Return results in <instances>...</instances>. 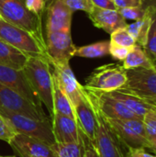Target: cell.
<instances>
[{
  "label": "cell",
  "instance_id": "6da1fadb",
  "mask_svg": "<svg viewBox=\"0 0 156 157\" xmlns=\"http://www.w3.org/2000/svg\"><path fill=\"white\" fill-rule=\"evenodd\" d=\"M30 87L51 117L53 114L52 67L48 57L29 56L22 69Z\"/></svg>",
  "mask_w": 156,
  "mask_h": 157
},
{
  "label": "cell",
  "instance_id": "7a4b0ae2",
  "mask_svg": "<svg viewBox=\"0 0 156 157\" xmlns=\"http://www.w3.org/2000/svg\"><path fill=\"white\" fill-rule=\"evenodd\" d=\"M0 17L5 21L31 33L45 43L41 17L36 16L29 10L25 0H0Z\"/></svg>",
  "mask_w": 156,
  "mask_h": 157
},
{
  "label": "cell",
  "instance_id": "3957f363",
  "mask_svg": "<svg viewBox=\"0 0 156 157\" xmlns=\"http://www.w3.org/2000/svg\"><path fill=\"white\" fill-rule=\"evenodd\" d=\"M0 114L11 123L16 133L24 134L37 139L50 146L56 144L52 133L51 120H34L18 113L6 110L1 108Z\"/></svg>",
  "mask_w": 156,
  "mask_h": 157
},
{
  "label": "cell",
  "instance_id": "277c9868",
  "mask_svg": "<svg viewBox=\"0 0 156 157\" xmlns=\"http://www.w3.org/2000/svg\"><path fill=\"white\" fill-rule=\"evenodd\" d=\"M0 40L17 48L28 56H45L46 44L31 33L0 18Z\"/></svg>",
  "mask_w": 156,
  "mask_h": 157
},
{
  "label": "cell",
  "instance_id": "5b68a950",
  "mask_svg": "<svg viewBox=\"0 0 156 157\" xmlns=\"http://www.w3.org/2000/svg\"><path fill=\"white\" fill-rule=\"evenodd\" d=\"M105 120L124 149L128 150L130 148H144L150 150V145L146 139L143 120H112L106 118Z\"/></svg>",
  "mask_w": 156,
  "mask_h": 157
},
{
  "label": "cell",
  "instance_id": "8992f818",
  "mask_svg": "<svg viewBox=\"0 0 156 157\" xmlns=\"http://www.w3.org/2000/svg\"><path fill=\"white\" fill-rule=\"evenodd\" d=\"M127 81L121 89L143 99H156V66L126 70Z\"/></svg>",
  "mask_w": 156,
  "mask_h": 157
},
{
  "label": "cell",
  "instance_id": "52a82bcc",
  "mask_svg": "<svg viewBox=\"0 0 156 157\" xmlns=\"http://www.w3.org/2000/svg\"><path fill=\"white\" fill-rule=\"evenodd\" d=\"M127 81L126 70L117 63L104 64L96 68L86 80V87L110 92L124 86Z\"/></svg>",
  "mask_w": 156,
  "mask_h": 157
},
{
  "label": "cell",
  "instance_id": "ba28073f",
  "mask_svg": "<svg viewBox=\"0 0 156 157\" xmlns=\"http://www.w3.org/2000/svg\"><path fill=\"white\" fill-rule=\"evenodd\" d=\"M84 87V92L91 104L101 113L106 119L112 120H131L140 119L132 111H131L121 102L110 97L107 92L94 90ZM141 120V119H140Z\"/></svg>",
  "mask_w": 156,
  "mask_h": 157
},
{
  "label": "cell",
  "instance_id": "9c48e42d",
  "mask_svg": "<svg viewBox=\"0 0 156 157\" xmlns=\"http://www.w3.org/2000/svg\"><path fill=\"white\" fill-rule=\"evenodd\" d=\"M92 108L96 117L95 144L100 157H125L124 147L110 130L105 118L93 105Z\"/></svg>",
  "mask_w": 156,
  "mask_h": 157
},
{
  "label": "cell",
  "instance_id": "30bf717a",
  "mask_svg": "<svg viewBox=\"0 0 156 157\" xmlns=\"http://www.w3.org/2000/svg\"><path fill=\"white\" fill-rule=\"evenodd\" d=\"M0 108L34 120H48L43 109L35 106L17 91L2 83H0Z\"/></svg>",
  "mask_w": 156,
  "mask_h": 157
},
{
  "label": "cell",
  "instance_id": "8fae6325",
  "mask_svg": "<svg viewBox=\"0 0 156 157\" xmlns=\"http://www.w3.org/2000/svg\"><path fill=\"white\" fill-rule=\"evenodd\" d=\"M46 52L51 63H69L76 47L73 43L71 29L54 31L46 35Z\"/></svg>",
  "mask_w": 156,
  "mask_h": 157
},
{
  "label": "cell",
  "instance_id": "7c38bea8",
  "mask_svg": "<svg viewBox=\"0 0 156 157\" xmlns=\"http://www.w3.org/2000/svg\"><path fill=\"white\" fill-rule=\"evenodd\" d=\"M8 144L19 157H59L50 145L20 133H16Z\"/></svg>",
  "mask_w": 156,
  "mask_h": 157
},
{
  "label": "cell",
  "instance_id": "4fadbf2b",
  "mask_svg": "<svg viewBox=\"0 0 156 157\" xmlns=\"http://www.w3.org/2000/svg\"><path fill=\"white\" fill-rule=\"evenodd\" d=\"M0 83L11 87L35 106L42 109L41 102L30 87L24 73L0 64Z\"/></svg>",
  "mask_w": 156,
  "mask_h": 157
},
{
  "label": "cell",
  "instance_id": "5bb4252c",
  "mask_svg": "<svg viewBox=\"0 0 156 157\" xmlns=\"http://www.w3.org/2000/svg\"><path fill=\"white\" fill-rule=\"evenodd\" d=\"M72 106L78 128L95 143L96 117L92 105L84 92V87L82 95L72 103Z\"/></svg>",
  "mask_w": 156,
  "mask_h": 157
},
{
  "label": "cell",
  "instance_id": "9a60e30c",
  "mask_svg": "<svg viewBox=\"0 0 156 157\" xmlns=\"http://www.w3.org/2000/svg\"><path fill=\"white\" fill-rule=\"evenodd\" d=\"M46 12V35L54 31L71 29L73 12L63 0H51Z\"/></svg>",
  "mask_w": 156,
  "mask_h": 157
},
{
  "label": "cell",
  "instance_id": "2e32d148",
  "mask_svg": "<svg viewBox=\"0 0 156 157\" xmlns=\"http://www.w3.org/2000/svg\"><path fill=\"white\" fill-rule=\"evenodd\" d=\"M51 64L52 67L53 79L67 95L71 103H73L82 95L83 86L77 81L69 63Z\"/></svg>",
  "mask_w": 156,
  "mask_h": 157
},
{
  "label": "cell",
  "instance_id": "e0dca14e",
  "mask_svg": "<svg viewBox=\"0 0 156 157\" xmlns=\"http://www.w3.org/2000/svg\"><path fill=\"white\" fill-rule=\"evenodd\" d=\"M51 121L56 144L79 143V128L75 120L53 113Z\"/></svg>",
  "mask_w": 156,
  "mask_h": 157
},
{
  "label": "cell",
  "instance_id": "ac0fdd59",
  "mask_svg": "<svg viewBox=\"0 0 156 157\" xmlns=\"http://www.w3.org/2000/svg\"><path fill=\"white\" fill-rule=\"evenodd\" d=\"M88 17L97 28L104 29L108 34L128 25L119 10L102 9L94 6Z\"/></svg>",
  "mask_w": 156,
  "mask_h": 157
},
{
  "label": "cell",
  "instance_id": "d6986e66",
  "mask_svg": "<svg viewBox=\"0 0 156 157\" xmlns=\"http://www.w3.org/2000/svg\"><path fill=\"white\" fill-rule=\"evenodd\" d=\"M154 11H155V6H150L146 7V14L143 18L136 20L133 23L128 24L126 26V29L134 38L136 43L142 46L143 48L145 46L147 42V38L152 25Z\"/></svg>",
  "mask_w": 156,
  "mask_h": 157
},
{
  "label": "cell",
  "instance_id": "ffe728a7",
  "mask_svg": "<svg viewBox=\"0 0 156 157\" xmlns=\"http://www.w3.org/2000/svg\"><path fill=\"white\" fill-rule=\"evenodd\" d=\"M110 97L121 102L124 106H126L131 111H132L138 118L143 120V116L147 113L148 110L156 109L154 106L147 104L143 99L128 93L127 91L120 88L114 91L107 92Z\"/></svg>",
  "mask_w": 156,
  "mask_h": 157
},
{
  "label": "cell",
  "instance_id": "44dd1931",
  "mask_svg": "<svg viewBox=\"0 0 156 157\" xmlns=\"http://www.w3.org/2000/svg\"><path fill=\"white\" fill-rule=\"evenodd\" d=\"M28 55L0 40V64L21 71L28 60Z\"/></svg>",
  "mask_w": 156,
  "mask_h": 157
},
{
  "label": "cell",
  "instance_id": "7402d4cb",
  "mask_svg": "<svg viewBox=\"0 0 156 157\" xmlns=\"http://www.w3.org/2000/svg\"><path fill=\"white\" fill-rule=\"evenodd\" d=\"M52 101H53V113L63 115L75 120L74 109L69 98L54 79H53Z\"/></svg>",
  "mask_w": 156,
  "mask_h": 157
},
{
  "label": "cell",
  "instance_id": "603a6c76",
  "mask_svg": "<svg viewBox=\"0 0 156 157\" xmlns=\"http://www.w3.org/2000/svg\"><path fill=\"white\" fill-rule=\"evenodd\" d=\"M122 66L125 70H129L138 67H152L156 65L149 58L144 49L142 46L136 44L131 48L128 55L123 61Z\"/></svg>",
  "mask_w": 156,
  "mask_h": 157
},
{
  "label": "cell",
  "instance_id": "cb8c5ba5",
  "mask_svg": "<svg viewBox=\"0 0 156 157\" xmlns=\"http://www.w3.org/2000/svg\"><path fill=\"white\" fill-rule=\"evenodd\" d=\"M109 41L102 40L76 48L74 56L83 58H99L109 54Z\"/></svg>",
  "mask_w": 156,
  "mask_h": 157
},
{
  "label": "cell",
  "instance_id": "d4e9b609",
  "mask_svg": "<svg viewBox=\"0 0 156 157\" xmlns=\"http://www.w3.org/2000/svg\"><path fill=\"white\" fill-rule=\"evenodd\" d=\"M143 123L150 150L156 155V109L147 111L143 118Z\"/></svg>",
  "mask_w": 156,
  "mask_h": 157
},
{
  "label": "cell",
  "instance_id": "484cf974",
  "mask_svg": "<svg viewBox=\"0 0 156 157\" xmlns=\"http://www.w3.org/2000/svg\"><path fill=\"white\" fill-rule=\"evenodd\" d=\"M51 147L59 157H83V147L80 139L79 143L54 144Z\"/></svg>",
  "mask_w": 156,
  "mask_h": 157
},
{
  "label": "cell",
  "instance_id": "4316f807",
  "mask_svg": "<svg viewBox=\"0 0 156 157\" xmlns=\"http://www.w3.org/2000/svg\"><path fill=\"white\" fill-rule=\"evenodd\" d=\"M109 41L112 43H115L117 45L126 47V48H130V49L137 44L134 38L126 29V27L118 29L117 30L112 32L110 34V40Z\"/></svg>",
  "mask_w": 156,
  "mask_h": 157
},
{
  "label": "cell",
  "instance_id": "83f0119b",
  "mask_svg": "<svg viewBox=\"0 0 156 157\" xmlns=\"http://www.w3.org/2000/svg\"><path fill=\"white\" fill-rule=\"evenodd\" d=\"M145 52L149 56V58L152 60V62L155 64L156 63V7L154 17H153V21L152 25L149 30L148 38H147V42L145 46L143 47Z\"/></svg>",
  "mask_w": 156,
  "mask_h": 157
},
{
  "label": "cell",
  "instance_id": "f1b7e54d",
  "mask_svg": "<svg viewBox=\"0 0 156 157\" xmlns=\"http://www.w3.org/2000/svg\"><path fill=\"white\" fill-rule=\"evenodd\" d=\"M79 139L83 147V157H100L95 143L91 141L80 129Z\"/></svg>",
  "mask_w": 156,
  "mask_h": 157
},
{
  "label": "cell",
  "instance_id": "f546056e",
  "mask_svg": "<svg viewBox=\"0 0 156 157\" xmlns=\"http://www.w3.org/2000/svg\"><path fill=\"white\" fill-rule=\"evenodd\" d=\"M16 135V132L11 123L0 114V140L7 144Z\"/></svg>",
  "mask_w": 156,
  "mask_h": 157
},
{
  "label": "cell",
  "instance_id": "4dcf8cb0",
  "mask_svg": "<svg viewBox=\"0 0 156 157\" xmlns=\"http://www.w3.org/2000/svg\"><path fill=\"white\" fill-rule=\"evenodd\" d=\"M119 11L126 20L130 19V20H134V21L143 18L146 14V8H144L143 6L122 8V9H120Z\"/></svg>",
  "mask_w": 156,
  "mask_h": 157
},
{
  "label": "cell",
  "instance_id": "1f68e13d",
  "mask_svg": "<svg viewBox=\"0 0 156 157\" xmlns=\"http://www.w3.org/2000/svg\"><path fill=\"white\" fill-rule=\"evenodd\" d=\"M63 2L73 13L76 10H83L89 14L94 7L91 0H63Z\"/></svg>",
  "mask_w": 156,
  "mask_h": 157
},
{
  "label": "cell",
  "instance_id": "d6a6232c",
  "mask_svg": "<svg viewBox=\"0 0 156 157\" xmlns=\"http://www.w3.org/2000/svg\"><path fill=\"white\" fill-rule=\"evenodd\" d=\"M130 50H131L130 48L122 47V46L117 45L112 42L109 43V54L115 60H118V61H124V59L128 55Z\"/></svg>",
  "mask_w": 156,
  "mask_h": 157
},
{
  "label": "cell",
  "instance_id": "836d02e7",
  "mask_svg": "<svg viewBox=\"0 0 156 157\" xmlns=\"http://www.w3.org/2000/svg\"><path fill=\"white\" fill-rule=\"evenodd\" d=\"M27 8L36 16L42 17L45 11V0H25Z\"/></svg>",
  "mask_w": 156,
  "mask_h": 157
},
{
  "label": "cell",
  "instance_id": "e575fe53",
  "mask_svg": "<svg viewBox=\"0 0 156 157\" xmlns=\"http://www.w3.org/2000/svg\"><path fill=\"white\" fill-rule=\"evenodd\" d=\"M115 4L118 10L127 7H135L142 6L143 1V0H112Z\"/></svg>",
  "mask_w": 156,
  "mask_h": 157
},
{
  "label": "cell",
  "instance_id": "d590c367",
  "mask_svg": "<svg viewBox=\"0 0 156 157\" xmlns=\"http://www.w3.org/2000/svg\"><path fill=\"white\" fill-rule=\"evenodd\" d=\"M125 157H156L148 153L144 148H130L126 151Z\"/></svg>",
  "mask_w": 156,
  "mask_h": 157
},
{
  "label": "cell",
  "instance_id": "8d00e7d4",
  "mask_svg": "<svg viewBox=\"0 0 156 157\" xmlns=\"http://www.w3.org/2000/svg\"><path fill=\"white\" fill-rule=\"evenodd\" d=\"M91 2L95 7H98L102 9L118 10L112 0H91Z\"/></svg>",
  "mask_w": 156,
  "mask_h": 157
},
{
  "label": "cell",
  "instance_id": "74e56055",
  "mask_svg": "<svg viewBox=\"0 0 156 157\" xmlns=\"http://www.w3.org/2000/svg\"><path fill=\"white\" fill-rule=\"evenodd\" d=\"M145 101L147 104L151 105V106H154V108H156V99H149V100H143Z\"/></svg>",
  "mask_w": 156,
  "mask_h": 157
},
{
  "label": "cell",
  "instance_id": "f35d334b",
  "mask_svg": "<svg viewBox=\"0 0 156 157\" xmlns=\"http://www.w3.org/2000/svg\"><path fill=\"white\" fill-rule=\"evenodd\" d=\"M2 157H16V156H2Z\"/></svg>",
  "mask_w": 156,
  "mask_h": 157
},
{
  "label": "cell",
  "instance_id": "ab89813d",
  "mask_svg": "<svg viewBox=\"0 0 156 157\" xmlns=\"http://www.w3.org/2000/svg\"><path fill=\"white\" fill-rule=\"evenodd\" d=\"M143 1H145V0H143Z\"/></svg>",
  "mask_w": 156,
  "mask_h": 157
},
{
  "label": "cell",
  "instance_id": "60d3db41",
  "mask_svg": "<svg viewBox=\"0 0 156 157\" xmlns=\"http://www.w3.org/2000/svg\"><path fill=\"white\" fill-rule=\"evenodd\" d=\"M0 18H2V17H0Z\"/></svg>",
  "mask_w": 156,
  "mask_h": 157
},
{
  "label": "cell",
  "instance_id": "b9f144b4",
  "mask_svg": "<svg viewBox=\"0 0 156 157\" xmlns=\"http://www.w3.org/2000/svg\"><path fill=\"white\" fill-rule=\"evenodd\" d=\"M0 157H2V156H1V155H0Z\"/></svg>",
  "mask_w": 156,
  "mask_h": 157
},
{
  "label": "cell",
  "instance_id": "7bdbcfd3",
  "mask_svg": "<svg viewBox=\"0 0 156 157\" xmlns=\"http://www.w3.org/2000/svg\"><path fill=\"white\" fill-rule=\"evenodd\" d=\"M155 7H156V5H155Z\"/></svg>",
  "mask_w": 156,
  "mask_h": 157
},
{
  "label": "cell",
  "instance_id": "ee69618b",
  "mask_svg": "<svg viewBox=\"0 0 156 157\" xmlns=\"http://www.w3.org/2000/svg\"><path fill=\"white\" fill-rule=\"evenodd\" d=\"M155 65H156V63H155Z\"/></svg>",
  "mask_w": 156,
  "mask_h": 157
}]
</instances>
